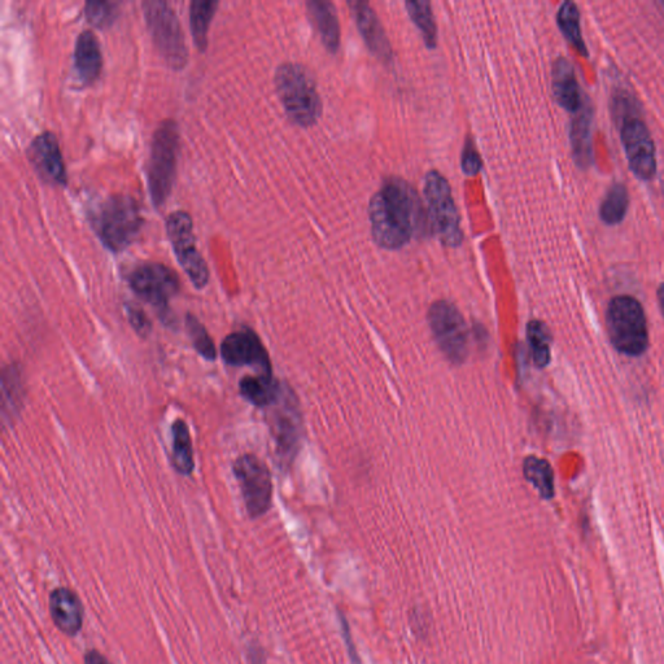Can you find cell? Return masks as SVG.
<instances>
[{"label":"cell","instance_id":"6da1fadb","mask_svg":"<svg viewBox=\"0 0 664 664\" xmlns=\"http://www.w3.org/2000/svg\"><path fill=\"white\" fill-rule=\"evenodd\" d=\"M417 199L408 183L388 178L369 204L371 233L386 249H400L412 238L417 222Z\"/></svg>","mask_w":664,"mask_h":664},{"label":"cell","instance_id":"7a4b0ae2","mask_svg":"<svg viewBox=\"0 0 664 664\" xmlns=\"http://www.w3.org/2000/svg\"><path fill=\"white\" fill-rule=\"evenodd\" d=\"M275 87L283 108L294 124L309 128L322 112L321 96L312 74L303 65L285 63L275 72Z\"/></svg>","mask_w":664,"mask_h":664},{"label":"cell","instance_id":"3957f363","mask_svg":"<svg viewBox=\"0 0 664 664\" xmlns=\"http://www.w3.org/2000/svg\"><path fill=\"white\" fill-rule=\"evenodd\" d=\"M610 342L622 355L640 357L649 347L648 322L635 297L622 295L610 300L606 312Z\"/></svg>","mask_w":664,"mask_h":664},{"label":"cell","instance_id":"277c9868","mask_svg":"<svg viewBox=\"0 0 664 664\" xmlns=\"http://www.w3.org/2000/svg\"><path fill=\"white\" fill-rule=\"evenodd\" d=\"M143 225L137 200L126 195L111 196L94 214V226L104 246L121 252L137 238Z\"/></svg>","mask_w":664,"mask_h":664},{"label":"cell","instance_id":"5b68a950","mask_svg":"<svg viewBox=\"0 0 664 664\" xmlns=\"http://www.w3.org/2000/svg\"><path fill=\"white\" fill-rule=\"evenodd\" d=\"M179 151V131L176 122H161L152 138L150 161L147 166V182L152 203L161 207L172 192L176 179Z\"/></svg>","mask_w":664,"mask_h":664},{"label":"cell","instance_id":"8992f818","mask_svg":"<svg viewBox=\"0 0 664 664\" xmlns=\"http://www.w3.org/2000/svg\"><path fill=\"white\" fill-rule=\"evenodd\" d=\"M144 17L157 50L173 69L185 67L189 52L176 12L166 2L148 0L143 3Z\"/></svg>","mask_w":664,"mask_h":664},{"label":"cell","instance_id":"52a82bcc","mask_svg":"<svg viewBox=\"0 0 664 664\" xmlns=\"http://www.w3.org/2000/svg\"><path fill=\"white\" fill-rule=\"evenodd\" d=\"M427 320L443 355L452 364L462 365L469 357L470 334L460 310L447 300H439L428 309Z\"/></svg>","mask_w":664,"mask_h":664},{"label":"cell","instance_id":"ba28073f","mask_svg":"<svg viewBox=\"0 0 664 664\" xmlns=\"http://www.w3.org/2000/svg\"><path fill=\"white\" fill-rule=\"evenodd\" d=\"M425 196L430 213L432 229L447 247H458L462 243L460 214L454 203L451 186L436 170L425 179Z\"/></svg>","mask_w":664,"mask_h":664},{"label":"cell","instance_id":"9c48e42d","mask_svg":"<svg viewBox=\"0 0 664 664\" xmlns=\"http://www.w3.org/2000/svg\"><path fill=\"white\" fill-rule=\"evenodd\" d=\"M233 471L249 517L256 519L268 513L273 497L272 474L268 466L255 454H243L234 462Z\"/></svg>","mask_w":664,"mask_h":664},{"label":"cell","instance_id":"30bf717a","mask_svg":"<svg viewBox=\"0 0 664 664\" xmlns=\"http://www.w3.org/2000/svg\"><path fill=\"white\" fill-rule=\"evenodd\" d=\"M166 233L179 264L189 275L192 285L204 288L209 282V270L202 253L196 247L194 224L189 213L185 211L173 212L166 220Z\"/></svg>","mask_w":664,"mask_h":664},{"label":"cell","instance_id":"8fae6325","mask_svg":"<svg viewBox=\"0 0 664 664\" xmlns=\"http://www.w3.org/2000/svg\"><path fill=\"white\" fill-rule=\"evenodd\" d=\"M129 285L135 294L164 312L166 317L170 300L181 287L176 272L160 262H146L137 266L129 275Z\"/></svg>","mask_w":664,"mask_h":664},{"label":"cell","instance_id":"7c38bea8","mask_svg":"<svg viewBox=\"0 0 664 664\" xmlns=\"http://www.w3.org/2000/svg\"><path fill=\"white\" fill-rule=\"evenodd\" d=\"M629 168L642 181H650L657 172V157L648 126L639 117H624L620 131Z\"/></svg>","mask_w":664,"mask_h":664},{"label":"cell","instance_id":"4fadbf2b","mask_svg":"<svg viewBox=\"0 0 664 664\" xmlns=\"http://www.w3.org/2000/svg\"><path fill=\"white\" fill-rule=\"evenodd\" d=\"M221 357L226 365L234 368L252 366L260 374L273 375L269 353L260 336L249 327L226 336L221 344Z\"/></svg>","mask_w":664,"mask_h":664},{"label":"cell","instance_id":"5bb4252c","mask_svg":"<svg viewBox=\"0 0 664 664\" xmlns=\"http://www.w3.org/2000/svg\"><path fill=\"white\" fill-rule=\"evenodd\" d=\"M29 159L39 176L52 185H67V169L58 139L52 133H42L29 146Z\"/></svg>","mask_w":664,"mask_h":664},{"label":"cell","instance_id":"9a60e30c","mask_svg":"<svg viewBox=\"0 0 664 664\" xmlns=\"http://www.w3.org/2000/svg\"><path fill=\"white\" fill-rule=\"evenodd\" d=\"M355 17L358 30L370 51L380 60H391L392 50L387 34L370 4L366 2H349Z\"/></svg>","mask_w":664,"mask_h":664},{"label":"cell","instance_id":"2e32d148","mask_svg":"<svg viewBox=\"0 0 664 664\" xmlns=\"http://www.w3.org/2000/svg\"><path fill=\"white\" fill-rule=\"evenodd\" d=\"M52 622L64 635L76 636L83 626V606L80 597L68 588H56L50 594Z\"/></svg>","mask_w":664,"mask_h":664},{"label":"cell","instance_id":"e0dca14e","mask_svg":"<svg viewBox=\"0 0 664 664\" xmlns=\"http://www.w3.org/2000/svg\"><path fill=\"white\" fill-rule=\"evenodd\" d=\"M291 401L283 393V404L274 415L273 432L278 453L285 460H292L300 441V419Z\"/></svg>","mask_w":664,"mask_h":664},{"label":"cell","instance_id":"ac0fdd59","mask_svg":"<svg viewBox=\"0 0 664 664\" xmlns=\"http://www.w3.org/2000/svg\"><path fill=\"white\" fill-rule=\"evenodd\" d=\"M552 90L554 99L567 112H578L581 108V91L574 68L569 60L559 58L553 64Z\"/></svg>","mask_w":664,"mask_h":664},{"label":"cell","instance_id":"d6986e66","mask_svg":"<svg viewBox=\"0 0 664 664\" xmlns=\"http://www.w3.org/2000/svg\"><path fill=\"white\" fill-rule=\"evenodd\" d=\"M103 56L98 38L91 30H85L77 38L74 47V68L82 82L91 83L99 77Z\"/></svg>","mask_w":664,"mask_h":664},{"label":"cell","instance_id":"ffe728a7","mask_svg":"<svg viewBox=\"0 0 664 664\" xmlns=\"http://www.w3.org/2000/svg\"><path fill=\"white\" fill-rule=\"evenodd\" d=\"M281 383L273 375L259 374L244 377L239 382V392L243 399L256 408H269L281 400L283 395Z\"/></svg>","mask_w":664,"mask_h":664},{"label":"cell","instance_id":"44dd1931","mask_svg":"<svg viewBox=\"0 0 664 664\" xmlns=\"http://www.w3.org/2000/svg\"><path fill=\"white\" fill-rule=\"evenodd\" d=\"M307 6L323 45L331 54H335L340 47V25L335 7L325 0H312V2H308Z\"/></svg>","mask_w":664,"mask_h":664},{"label":"cell","instance_id":"7402d4cb","mask_svg":"<svg viewBox=\"0 0 664 664\" xmlns=\"http://www.w3.org/2000/svg\"><path fill=\"white\" fill-rule=\"evenodd\" d=\"M172 465L185 476L191 475L195 467L190 430L183 419H177L172 426Z\"/></svg>","mask_w":664,"mask_h":664},{"label":"cell","instance_id":"603a6c76","mask_svg":"<svg viewBox=\"0 0 664 664\" xmlns=\"http://www.w3.org/2000/svg\"><path fill=\"white\" fill-rule=\"evenodd\" d=\"M218 2L216 0H194L190 6V26L192 38L200 51L208 46V32Z\"/></svg>","mask_w":664,"mask_h":664},{"label":"cell","instance_id":"cb8c5ba5","mask_svg":"<svg viewBox=\"0 0 664 664\" xmlns=\"http://www.w3.org/2000/svg\"><path fill=\"white\" fill-rule=\"evenodd\" d=\"M523 475L544 500H552L554 497V473L548 461L535 456L527 457L523 462Z\"/></svg>","mask_w":664,"mask_h":664},{"label":"cell","instance_id":"d4e9b609","mask_svg":"<svg viewBox=\"0 0 664 664\" xmlns=\"http://www.w3.org/2000/svg\"><path fill=\"white\" fill-rule=\"evenodd\" d=\"M527 339L530 344L532 361L536 368L544 369L550 364L552 357V334L548 326L539 320H532L527 325Z\"/></svg>","mask_w":664,"mask_h":664},{"label":"cell","instance_id":"484cf974","mask_svg":"<svg viewBox=\"0 0 664 664\" xmlns=\"http://www.w3.org/2000/svg\"><path fill=\"white\" fill-rule=\"evenodd\" d=\"M557 23L563 36L580 55L588 56L587 46L581 34L580 13L574 2L562 3L557 13Z\"/></svg>","mask_w":664,"mask_h":664},{"label":"cell","instance_id":"4316f807","mask_svg":"<svg viewBox=\"0 0 664 664\" xmlns=\"http://www.w3.org/2000/svg\"><path fill=\"white\" fill-rule=\"evenodd\" d=\"M410 19L421 30L422 37L425 39L428 48H434L438 45V28H436L434 11L431 3L428 2H408L405 4Z\"/></svg>","mask_w":664,"mask_h":664},{"label":"cell","instance_id":"83f0119b","mask_svg":"<svg viewBox=\"0 0 664 664\" xmlns=\"http://www.w3.org/2000/svg\"><path fill=\"white\" fill-rule=\"evenodd\" d=\"M628 205L629 196L626 187L614 185L607 192L605 200L601 204V220L607 225H618L626 217Z\"/></svg>","mask_w":664,"mask_h":664},{"label":"cell","instance_id":"f1b7e54d","mask_svg":"<svg viewBox=\"0 0 664 664\" xmlns=\"http://www.w3.org/2000/svg\"><path fill=\"white\" fill-rule=\"evenodd\" d=\"M186 327L189 332L192 345L200 356L208 361H214L217 358L216 345L209 336L207 329L202 322L192 314L186 316Z\"/></svg>","mask_w":664,"mask_h":664},{"label":"cell","instance_id":"f546056e","mask_svg":"<svg viewBox=\"0 0 664 664\" xmlns=\"http://www.w3.org/2000/svg\"><path fill=\"white\" fill-rule=\"evenodd\" d=\"M117 4L113 2H87L85 15L91 24L104 28L115 21Z\"/></svg>","mask_w":664,"mask_h":664},{"label":"cell","instance_id":"4dcf8cb0","mask_svg":"<svg viewBox=\"0 0 664 664\" xmlns=\"http://www.w3.org/2000/svg\"><path fill=\"white\" fill-rule=\"evenodd\" d=\"M572 147H574L575 157H578L580 164L589 163V152H591V146H589V125L588 117H581L578 124L574 122L572 125Z\"/></svg>","mask_w":664,"mask_h":664},{"label":"cell","instance_id":"1f68e13d","mask_svg":"<svg viewBox=\"0 0 664 664\" xmlns=\"http://www.w3.org/2000/svg\"><path fill=\"white\" fill-rule=\"evenodd\" d=\"M126 314H128L130 325L137 331V334L147 338L152 331V323L147 314L137 305H126Z\"/></svg>","mask_w":664,"mask_h":664},{"label":"cell","instance_id":"d6a6232c","mask_svg":"<svg viewBox=\"0 0 664 664\" xmlns=\"http://www.w3.org/2000/svg\"><path fill=\"white\" fill-rule=\"evenodd\" d=\"M482 159L476 151L473 141H467L462 152V170L467 176H476L482 170Z\"/></svg>","mask_w":664,"mask_h":664},{"label":"cell","instance_id":"836d02e7","mask_svg":"<svg viewBox=\"0 0 664 664\" xmlns=\"http://www.w3.org/2000/svg\"><path fill=\"white\" fill-rule=\"evenodd\" d=\"M339 618L340 623H342L344 640L347 642L349 657H351L353 663L360 664V658H358L356 646L353 644L351 629H349L347 619H345L343 614H339Z\"/></svg>","mask_w":664,"mask_h":664},{"label":"cell","instance_id":"e575fe53","mask_svg":"<svg viewBox=\"0 0 664 664\" xmlns=\"http://www.w3.org/2000/svg\"><path fill=\"white\" fill-rule=\"evenodd\" d=\"M85 664H111L108 659L100 654L98 650H90L85 655Z\"/></svg>","mask_w":664,"mask_h":664},{"label":"cell","instance_id":"d590c367","mask_svg":"<svg viewBox=\"0 0 664 664\" xmlns=\"http://www.w3.org/2000/svg\"><path fill=\"white\" fill-rule=\"evenodd\" d=\"M658 301H659V308H661V312H662L663 317H664V283L661 287H659Z\"/></svg>","mask_w":664,"mask_h":664}]
</instances>
